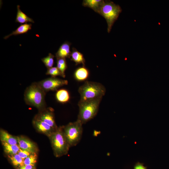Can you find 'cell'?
I'll use <instances>...</instances> for the list:
<instances>
[{
  "label": "cell",
  "mask_w": 169,
  "mask_h": 169,
  "mask_svg": "<svg viewBox=\"0 0 169 169\" xmlns=\"http://www.w3.org/2000/svg\"><path fill=\"white\" fill-rule=\"evenodd\" d=\"M37 158L36 153L31 154L24 160V165H35L37 162Z\"/></svg>",
  "instance_id": "23"
},
{
  "label": "cell",
  "mask_w": 169,
  "mask_h": 169,
  "mask_svg": "<svg viewBox=\"0 0 169 169\" xmlns=\"http://www.w3.org/2000/svg\"><path fill=\"white\" fill-rule=\"evenodd\" d=\"M54 55L49 53L48 55L41 59L42 62L48 69L53 67L54 63Z\"/></svg>",
  "instance_id": "22"
},
{
  "label": "cell",
  "mask_w": 169,
  "mask_h": 169,
  "mask_svg": "<svg viewBox=\"0 0 169 169\" xmlns=\"http://www.w3.org/2000/svg\"><path fill=\"white\" fill-rule=\"evenodd\" d=\"M16 137L18 145L20 149L26 151L31 154L37 153L38 149L34 143L23 136H18Z\"/></svg>",
  "instance_id": "9"
},
{
  "label": "cell",
  "mask_w": 169,
  "mask_h": 169,
  "mask_svg": "<svg viewBox=\"0 0 169 169\" xmlns=\"http://www.w3.org/2000/svg\"><path fill=\"white\" fill-rule=\"evenodd\" d=\"M55 97L58 101L64 103L69 101L70 95L67 90L62 89L57 91L55 94Z\"/></svg>",
  "instance_id": "18"
},
{
  "label": "cell",
  "mask_w": 169,
  "mask_h": 169,
  "mask_svg": "<svg viewBox=\"0 0 169 169\" xmlns=\"http://www.w3.org/2000/svg\"><path fill=\"white\" fill-rule=\"evenodd\" d=\"M33 169H35V168H33Z\"/></svg>",
  "instance_id": "28"
},
{
  "label": "cell",
  "mask_w": 169,
  "mask_h": 169,
  "mask_svg": "<svg viewBox=\"0 0 169 169\" xmlns=\"http://www.w3.org/2000/svg\"><path fill=\"white\" fill-rule=\"evenodd\" d=\"M102 98L85 101L79 100L77 119L83 124L90 121L96 115Z\"/></svg>",
  "instance_id": "2"
},
{
  "label": "cell",
  "mask_w": 169,
  "mask_h": 169,
  "mask_svg": "<svg viewBox=\"0 0 169 169\" xmlns=\"http://www.w3.org/2000/svg\"><path fill=\"white\" fill-rule=\"evenodd\" d=\"M105 92V87L101 84L86 81L79 89V92L80 96V100L85 101L102 98Z\"/></svg>",
  "instance_id": "4"
},
{
  "label": "cell",
  "mask_w": 169,
  "mask_h": 169,
  "mask_svg": "<svg viewBox=\"0 0 169 169\" xmlns=\"http://www.w3.org/2000/svg\"><path fill=\"white\" fill-rule=\"evenodd\" d=\"M35 165H24L18 168V169H33L34 168Z\"/></svg>",
  "instance_id": "27"
},
{
  "label": "cell",
  "mask_w": 169,
  "mask_h": 169,
  "mask_svg": "<svg viewBox=\"0 0 169 169\" xmlns=\"http://www.w3.org/2000/svg\"><path fill=\"white\" fill-rule=\"evenodd\" d=\"M17 12L15 20L16 22L23 24L28 22L34 23V21L32 18L28 17L20 10L19 5L17 6Z\"/></svg>",
  "instance_id": "15"
},
{
  "label": "cell",
  "mask_w": 169,
  "mask_h": 169,
  "mask_svg": "<svg viewBox=\"0 0 169 169\" xmlns=\"http://www.w3.org/2000/svg\"><path fill=\"white\" fill-rule=\"evenodd\" d=\"M32 26L31 23L22 24L11 33L5 36L4 38L6 39L12 35H17L26 33L31 29Z\"/></svg>",
  "instance_id": "13"
},
{
  "label": "cell",
  "mask_w": 169,
  "mask_h": 169,
  "mask_svg": "<svg viewBox=\"0 0 169 169\" xmlns=\"http://www.w3.org/2000/svg\"><path fill=\"white\" fill-rule=\"evenodd\" d=\"M18 154L23 160L31 154L26 151L22 150L20 149Z\"/></svg>",
  "instance_id": "25"
},
{
  "label": "cell",
  "mask_w": 169,
  "mask_h": 169,
  "mask_svg": "<svg viewBox=\"0 0 169 169\" xmlns=\"http://www.w3.org/2000/svg\"><path fill=\"white\" fill-rule=\"evenodd\" d=\"M82 123L79 120L70 122L63 129L67 140L70 146L76 145L80 140L83 133Z\"/></svg>",
  "instance_id": "6"
},
{
  "label": "cell",
  "mask_w": 169,
  "mask_h": 169,
  "mask_svg": "<svg viewBox=\"0 0 169 169\" xmlns=\"http://www.w3.org/2000/svg\"><path fill=\"white\" fill-rule=\"evenodd\" d=\"M45 92L38 83H34L27 88L24 93L26 103L41 110L45 108Z\"/></svg>",
  "instance_id": "1"
},
{
  "label": "cell",
  "mask_w": 169,
  "mask_h": 169,
  "mask_svg": "<svg viewBox=\"0 0 169 169\" xmlns=\"http://www.w3.org/2000/svg\"><path fill=\"white\" fill-rule=\"evenodd\" d=\"M57 59V67L60 72L62 77H65V71L67 68V64L65 58H58Z\"/></svg>",
  "instance_id": "21"
},
{
  "label": "cell",
  "mask_w": 169,
  "mask_h": 169,
  "mask_svg": "<svg viewBox=\"0 0 169 169\" xmlns=\"http://www.w3.org/2000/svg\"><path fill=\"white\" fill-rule=\"evenodd\" d=\"M48 137L56 157H59L67 154L70 146L64 135L63 126L58 127Z\"/></svg>",
  "instance_id": "3"
},
{
  "label": "cell",
  "mask_w": 169,
  "mask_h": 169,
  "mask_svg": "<svg viewBox=\"0 0 169 169\" xmlns=\"http://www.w3.org/2000/svg\"><path fill=\"white\" fill-rule=\"evenodd\" d=\"M122 11L119 5L110 1H104L101 6L98 13L105 19L108 33L110 32L114 23L118 19Z\"/></svg>",
  "instance_id": "5"
},
{
  "label": "cell",
  "mask_w": 169,
  "mask_h": 169,
  "mask_svg": "<svg viewBox=\"0 0 169 169\" xmlns=\"http://www.w3.org/2000/svg\"><path fill=\"white\" fill-rule=\"evenodd\" d=\"M71 44V43L67 41L62 44L55 54L57 59L70 58L71 52L70 50Z\"/></svg>",
  "instance_id": "11"
},
{
  "label": "cell",
  "mask_w": 169,
  "mask_h": 169,
  "mask_svg": "<svg viewBox=\"0 0 169 169\" xmlns=\"http://www.w3.org/2000/svg\"><path fill=\"white\" fill-rule=\"evenodd\" d=\"M47 75H49L52 77H55L57 76H61L62 74L57 67H52L48 69L46 73Z\"/></svg>",
  "instance_id": "24"
},
{
  "label": "cell",
  "mask_w": 169,
  "mask_h": 169,
  "mask_svg": "<svg viewBox=\"0 0 169 169\" xmlns=\"http://www.w3.org/2000/svg\"><path fill=\"white\" fill-rule=\"evenodd\" d=\"M0 139L2 142H5L11 145H18L16 137L12 136L2 129L0 131Z\"/></svg>",
  "instance_id": "12"
},
{
  "label": "cell",
  "mask_w": 169,
  "mask_h": 169,
  "mask_svg": "<svg viewBox=\"0 0 169 169\" xmlns=\"http://www.w3.org/2000/svg\"><path fill=\"white\" fill-rule=\"evenodd\" d=\"M2 143L4 151L8 155L18 154L20 149L18 145H11L3 142H2Z\"/></svg>",
  "instance_id": "19"
},
{
  "label": "cell",
  "mask_w": 169,
  "mask_h": 169,
  "mask_svg": "<svg viewBox=\"0 0 169 169\" xmlns=\"http://www.w3.org/2000/svg\"><path fill=\"white\" fill-rule=\"evenodd\" d=\"M104 1V0H84L82 3V5L89 7L98 13Z\"/></svg>",
  "instance_id": "14"
},
{
  "label": "cell",
  "mask_w": 169,
  "mask_h": 169,
  "mask_svg": "<svg viewBox=\"0 0 169 169\" xmlns=\"http://www.w3.org/2000/svg\"><path fill=\"white\" fill-rule=\"evenodd\" d=\"M8 157L12 164L18 168L24 165V160L18 154L13 155H8Z\"/></svg>",
  "instance_id": "20"
},
{
  "label": "cell",
  "mask_w": 169,
  "mask_h": 169,
  "mask_svg": "<svg viewBox=\"0 0 169 169\" xmlns=\"http://www.w3.org/2000/svg\"><path fill=\"white\" fill-rule=\"evenodd\" d=\"M33 123L35 127L39 132L45 134L48 136L56 130L36 117L33 120Z\"/></svg>",
  "instance_id": "10"
},
{
  "label": "cell",
  "mask_w": 169,
  "mask_h": 169,
  "mask_svg": "<svg viewBox=\"0 0 169 169\" xmlns=\"http://www.w3.org/2000/svg\"><path fill=\"white\" fill-rule=\"evenodd\" d=\"M38 83L42 89L46 92L56 90L60 87L67 85L68 81L52 77L43 80Z\"/></svg>",
  "instance_id": "7"
},
{
  "label": "cell",
  "mask_w": 169,
  "mask_h": 169,
  "mask_svg": "<svg viewBox=\"0 0 169 169\" xmlns=\"http://www.w3.org/2000/svg\"><path fill=\"white\" fill-rule=\"evenodd\" d=\"M134 169H147V168L143 163L138 162L135 165Z\"/></svg>",
  "instance_id": "26"
},
{
  "label": "cell",
  "mask_w": 169,
  "mask_h": 169,
  "mask_svg": "<svg viewBox=\"0 0 169 169\" xmlns=\"http://www.w3.org/2000/svg\"><path fill=\"white\" fill-rule=\"evenodd\" d=\"M70 57L71 60L74 62L76 65L82 64L83 66L85 65V60L83 55L74 48H72Z\"/></svg>",
  "instance_id": "17"
},
{
  "label": "cell",
  "mask_w": 169,
  "mask_h": 169,
  "mask_svg": "<svg viewBox=\"0 0 169 169\" xmlns=\"http://www.w3.org/2000/svg\"><path fill=\"white\" fill-rule=\"evenodd\" d=\"M40 110V111L36 117L40 119L55 130H56L58 127L55 123L54 114L52 108L50 109L44 108Z\"/></svg>",
  "instance_id": "8"
},
{
  "label": "cell",
  "mask_w": 169,
  "mask_h": 169,
  "mask_svg": "<svg viewBox=\"0 0 169 169\" xmlns=\"http://www.w3.org/2000/svg\"><path fill=\"white\" fill-rule=\"evenodd\" d=\"M89 75V72L88 69L84 66L77 69L74 74L75 79L79 81L85 80L87 79Z\"/></svg>",
  "instance_id": "16"
}]
</instances>
